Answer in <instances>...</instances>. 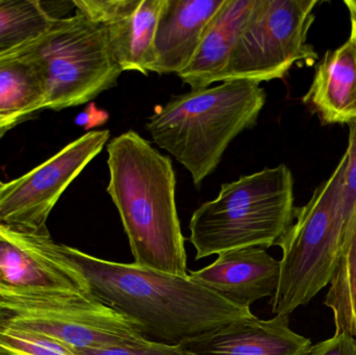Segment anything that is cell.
<instances>
[{
    "instance_id": "obj_22",
    "label": "cell",
    "mask_w": 356,
    "mask_h": 355,
    "mask_svg": "<svg viewBox=\"0 0 356 355\" xmlns=\"http://www.w3.org/2000/svg\"><path fill=\"white\" fill-rule=\"evenodd\" d=\"M76 355H186L178 345L147 341L141 345L113 348H71Z\"/></svg>"
},
{
    "instance_id": "obj_21",
    "label": "cell",
    "mask_w": 356,
    "mask_h": 355,
    "mask_svg": "<svg viewBox=\"0 0 356 355\" xmlns=\"http://www.w3.org/2000/svg\"><path fill=\"white\" fill-rule=\"evenodd\" d=\"M346 167L342 183V204L345 219L351 229L356 213V120L349 123Z\"/></svg>"
},
{
    "instance_id": "obj_3",
    "label": "cell",
    "mask_w": 356,
    "mask_h": 355,
    "mask_svg": "<svg viewBox=\"0 0 356 355\" xmlns=\"http://www.w3.org/2000/svg\"><path fill=\"white\" fill-rule=\"evenodd\" d=\"M265 89L246 79L172 96L148 118L154 143L177 158L195 187L219 166L224 152L245 129L257 125L266 104Z\"/></svg>"
},
{
    "instance_id": "obj_15",
    "label": "cell",
    "mask_w": 356,
    "mask_h": 355,
    "mask_svg": "<svg viewBox=\"0 0 356 355\" xmlns=\"http://www.w3.org/2000/svg\"><path fill=\"white\" fill-rule=\"evenodd\" d=\"M302 101L319 115L322 124L356 120V46L350 38L326 52Z\"/></svg>"
},
{
    "instance_id": "obj_24",
    "label": "cell",
    "mask_w": 356,
    "mask_h": 355,
    "mask_svg": "<svg viewBox=\"0 0 356 355\" xmlns=\"http://www.w3.org/2000/svg\"><path fill=\"white\" fill-rule=\"evenodd\" d=\"M349 13H350L351 33L350 39L356 46V4L355 0H346L345 1Z\"/></svg>"
},
{
    "instance_id": "obj_17",
    "label": "cell",
    "mask_w": 356,
    "mask_h": 355,
    "mask_svg": "<svg viewBox=\"0 0 356 355\" xmlns=\"http://www.w3.org/2000/svg\"><path fill=\"white\" fill-rule=\"evenodd\" d=\"M253 0H225L207 27L198 49L178 77L193 91L218 83L229 58L238 29Z\"/></svg>"
},
{
    "instance_id": "obj_6",
    "label": "cell",
    "mask_w": 356,
    "mask_h": 355,
    "mask_svg": "<svg viewBox=\"0 0 356 355\" xmlns=\"http://www.w3.org/2000/svg\"><path fill=\"white\" fill-rule=\"evenodd\" d=\"M29 48L45 77L46 110L87 104L116 87L123 72L106 27L79 12L54 19Z\"/></svg>"
},
{
    "instance_id": "obj_20",
    "label": "cell",
    "mask_w": 356,
    "mask_h": 355,
    "mask_svg": "<svg viewBox=\"0 0 356 355\" xmlns=\"http://www.w3.org/2000/svg\"><path fill=\"white\" fill-rule=\"evenodd\" d=\"M0 347L16 355H76L68 346L41 333L1 325Z\"/></svg>"
},
{
    "instance_id": "obj_16",
    "label": "cell",
    "mask_w": 356,
    "mask_h": 355,
    "mask_svg": "<svg viewBox=\"0 0 356 355\" xmlns=\"http://www.w3.org/2000/svg\"><path fill=\"white\" fill-rule=\"evenodd\" d=\"M46 101L45 77L29 43L0 54V139L46 110Z\"/></svg>"
},
{
    "instance_id": "obj_10",
    "label": "cell",
    "mask_w": 356,
    "mask_h": 355,
    "mask_svg": "<svg viewBox=\"0 0 356 355\" xmlns=\"http://www.w3.org/2000/svg\"><path fill=\"white\" fill-rule=\"evenodd\" d=\"M66 295L91 294L58 243L0 222V296Z\"/></svg>"
},
{
    "instance_id": "obj_26",
    "label": "cell",
    "mask_w": 356,
    "mask_h": 355,
    "mask_svg": "<svg viewBox=\"0 0 356 355\" xmlns=\"http://www.w3.org/2000/svg\"><path fill=\"white\" fill-rule=\"evenodd\" d=\"M1 183H2L1 181H0V185H1Z\"/></svg>"
},
{
    "instance_id": "obj_19",
    "label": "cell",
    "mask_w": 356,
    "mask_h": 355,
    "mask_svg": "<svg viewBox=\"0 0 356 355\" xmlns=\"http://www.w3.org/2000/svg\"><path fill=\"white\" fill-rule=\"evenodd\" d=\"M52 20L38 0H0V54L37 39Z\"/></svg>"
},
{
    "instance_id": "obj_7",
    "label": "cell",
    "mask_w": 356,
    "mask_h": 355,
    "mask_svg": "<svg viewBox=\"0 0 356 355\" xmlns=\"http://www.w3.org/2000/svg\"><path fill=\"white\" fill-rule=\"evenodd\" d=\"M317 4V0H253L219 81L261 83L284 79L298 63L314 64L318 54L307 43V33Z\"/></svg>"
},
{
    "instance_id": "obj_12",
    "label": "cell",
    "mask_w": 356,
    "mask_h": 355,
    "mask_svg": "<svg viewBox=\"0 0 356 355\" xmlns=\"http://www.w3.org/2000/svg\"><path fill=\"white\" fill-rule=\"evenodd\" d=\"M186 355H309L313 344L291 329L290 316L234 321L179 344Z\"/></svg>"
},
{
    "instance_id": "obj_23",
    "label": "cell",
    "mask_w": 356,
    "mask_h": 355,
    "mask_svg": "<svg viewBox=\"0 0 356 355\" xmlns=\"http://www.w3.org/2000/svg\"><path fill=\"white\" fill-rule=\"evenodd\" d=\"M309 355H356V340L348 333H334V337L313 345Z\"/></svg>"
},
{
    "instance_id": "obj_1",
    "label": "cell",
    "mask_w": 356,
    "mask_h": 355,
    "mask_svg": "<svg viewBox=\"0 0 356 355\" xmlns=\"http://www.w3.org/2000/svg\"><path fill=\"white\" fill-rule=\"evenodd\" d=\"M83 275L89 293L140 329L152 342L179 345L234 321L254 317L188 276L110 262L58 244Z\"/></svg>"
},
{
    "instance_id": "obj_18",
    "label": "cell",
    "mask_w": 356,
    "mask_h": 355,
    "mask_svg": "<svg viewBox=\"0 0 356 355\" xmlns=\"http://www.w3.org/2000/svg\"><path fill=\"white\" fill-rule=\"evenodd\" d=\"M324 304L334 313L336 333L356 340V213Z\"/></svg>"
},
{
    "instance_id": "obj_25",
    "label": "cell",
    "mask_w": 356,
    "mask_h": 355,
    "mask_svg": "<svg viewBox=\"0 0 356 355\" xmlns=\"http://www.w3.org/2000/svg\"><path fill=\"white\" fill-rule=\"evenodd\" d=\"M0 355H16L13 352H8V350L4 349V348L0 347Z\"/></svg>"
},
{
    "instance_id": "obj_4",
    "label": "cell",
    "mask_w": 356,
    "mask_h": 355,
    "mask_svg": "<svg viewBox=\"0 0 356 355\" xmlns=\"http://www.w3.org/2000/svg\"><path fill=\"white\" fill-rule=\"evenodd\" d=\"M294 179L286 165L223 183L190 221L196 260L241 248L277 245L294 220Z\"/></svg>"
},
{
    "instance_id": "obj_2",
    "label": "cell",
    "mask_w": 356,
    "mask_h": 355,
    "mask_svg": "<svg viewBox=\"0 0 356 355\" xmlns=\"http://www.w3.org/2000/svg\"><path fill=\"white\" fill-rule=\"evenodd\" d=\"M106 150V192L120 215L134 264L188 276L172 160L134 131L115 137Z\"/></svg>"
},
{
    "instance_id": "obj_9",
    "label": "cell",
    "mask_w": 356,
    "mask_h": 355,
    "mask_svg": "<svg viewBox=\"0 0 356 355\" xmlns=\"http://www.w3.org/2000/svg\"><path fill=\"white\" fill-rule=\"evenodd\" d=\"M111 131H89L26 174L0 185V222L25 233L50 237L52 208L81 171L104 149Z\"/></svg>"
},
{
    "instance_id": "obj_8",
    "label": "cell",
    "mask_w": 356,
    "mask_h": 355,
    "mask_svg": "<svg viewBox=\"0 0 356 355\" xmlns=\"http://www.w3.org/2000/svg\"><path fill=\"white\" fill-rule=\"evenodd\" d=\"M0 325L41 333L70 348L141 345L139 327L91 295L0 296Z\"/></svg>"
},
{
    "instance_id": "obj_5",
    "label": "cell",
    "mask_w": 356,
    "mask_h": 355,
    "mask_svg": "<svg viewBox=\"0 0 356 355\" xmlns=\"http://www.w3.org/2000/svg\"><path fill=\"white\" fill-rule=\"evenodd\" d=\"M346 163L344 154L309 202L295 208L294 220L278 242L282 258L277 288L271 298L275 316H290L332 281L350 231L342 204Z\"/></svg>"
},
{
    "instance_id": "obj_27",
    "label": "cell",
    "mask_w": 356,
    "mask_h": 355,
    "mask_svg": "<svg viewBox=\"0 0 356 355\" xmlns=\"http://www.w3.org/2000/svg\"><path fill=\"white\" fill-rule=\"evenodd\" d=\"M355 4H356V0H355Z\"/></svg>"
},
{
    "instance_id": "obj_13",
    "label": "cell",
    "mask_w": 356,
    "mask_h": 355,
    "mask_svg": "<svg viewBox=\"0 0 356 355\" xmlns=\"http://www.w3.org/2000/svg\"><path fill=\"white\" fill-rule=\"evenodd\" d=\"M280 271V261L265 248L248 247L219 254L213 264L188 275L226 302L250 310L257 300L274 295Z\"/></svg>"
},
{
    "instance_id": "obj_11",
    "label": "cell",
    "mask_w": 356,
    "mask_h": 355,
    "mask_svg": "<svg viewBox=\"0 0 356 355\" xmlns=\"http://www.w3.org/2000/svg\"><path fill=\"white\" fill-rule=\"evenodd\" d=\"M76 12L104 25L122 71L148 75L152 43L164 0H73Z\"/></svg>"
},
{
    "instance_id": "obj_14",
    "label": "cell",
    "mask_w": 356,
    "mask_h": 355,
    "mask_svg": "<svg viewBox=\"0 0 356 355\" xmlns=\"http://www.w3.org/2000/svg\"><path fill=\"white\" fill-rule=\"evenodd\" d=\"M225 0H164L152 43L148 73L181 72Z\"/></svg>"
}]
</instances>
